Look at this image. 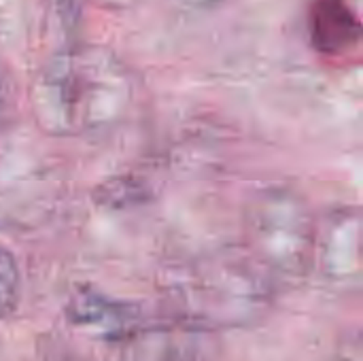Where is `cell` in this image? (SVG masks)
Instances as JSON below:
<instances>
[{"mask_svg":"<svg viewBox=\"0 0 363 361\" xmlns=\"http://www.w3.org/2000/svg\"><path fill=\"white\" fill-rule=\"evenodd\" d=\"M30 111L51 136L104 132L119 123L134 98L123 60L102 45H70L51 53L30 83Z\"/></svg>","mask_w":363,"mask_h":361,"instance_id":"cell-1","label":"cell"},{"mask_svg":"<svg viewBox=\"0 0 363 361\" xmlns=\"http://www.w3.org/2000/svg\"><path fill=\"white\" fill-rule=\"evenodd\" d=\"M251 253L274 274L285 279L306 277L315 260V223L308 204L294 189L272 187L262 191L245 215Z\"/></svg>","mask_w":363,"mask_h":361,"instance_id":"cell-2","label":"cell"},{"mask_svg":"<svg viewBox=\"0 0 363 361\" xmlns=\"http://www.w3.org/2000/svg\"><path fill=\"white\" fill-rule=\"evenodd\" d=\"M240 270L232 266H211L194 272V279L185 283V298L194 302L200 317L215 313L228 319V313L240 315L238 306H247L255 300L257 287L249 279H240Z\"/></svg>","mask_w":363,"mask_h":361,"instance_id":"cell-3","label":"cell"},{"mask_svg":"<svg viewBox=\"0 0 363 361\" xmlns=\"http://www.w3.org/2000/svg\"><path fill=\"white\" fill-rule=\"evenodd\" d=\"M308 32L313 47L332 60L349 57L362 45V23L347 0H313Z\"/></svg>","mask_w":363,"mask_h":361,"instance_id":"cell-4","label":"cell"},{"mask_svg":"<svg viewBox=\"0 0 363 361\" xmlns=\"http://www.w3.org/2000/svg\"><path fill=\"white\" fill-rule=\"evenodd\" d=\"M68 317L74 326L87 328L106 338H121L134 323L132 311H128V306L117 304L94 289L72 294V300L68 304Z\"/></svg>","mask_w":363,"mask_h":361,"instance_id":"cell-5","label":"cell"},{"mask_svg":"<svg viewBox=\"0 0 363 361\" xmlns=\"http://www.w3.org/2000/svg\"><path fill=\"white\" fill-rule=\"evenodd\" d=\"M334 249H338L340 253L325 264L328 272H332L334 277H340V279L355 277L345 260V251H347V255L359 264V221L355 215L353 217L347 215L345 219H340L332 226V232L328 234V240H325V253L334 251Z\"/></svg>","mask_w":363,"mask_h":361,"instance_id":"cell-6","label":"cell"},{"mask_svg":"<svg viewBox=\"0 0 363 361\" xmlns=\"http://www.w3.org/2000/svg\"><path fill=\"white\" fill-rule=\"evenodd\" d=\"M21 300L19 266L9 249L0 245V319L11 317Z\"/></svg>","mask_w":363,"mask_h":361,"instance_id":"cell-7","label":"cell"},{"mask_svg":"<svg viewBox=\"0 0 363 361\" xmlns=\"http://www.w3.org/2000/svg\"><path fill=\"white\" fill-rule=\"evenodd\" d=\"M17 102V83L11 66L0 57V134L6 130Z\"/></svg>","mask_w":363,"mask_h":361,"instance_id":"cell-8","label":"cell"},{"mask_svg":"<svg viewBox=\"0 0 363 361\" xmlns=\"http://www.w3.org/2000/svg\"><path fill=\"white\" fill-rule=\"evenodd\" d=\"M183 6L194 9V11H213L221 4H225L228 0H179Z\"/></svg>","mask_w":363,"mask_h":361,"instance_id":"cell-9","label":"cell"},{"mask_svg":"<svg viewBox=\"0 0 363 361\" xmlns=\"http://www.w3.org/2000/svg\"><path fill=\"white\" fill-rule=\"evenodd\" d=\"M104 4H108V2H117V4H123V0H102Z\"/></svg>","mask_w":363,"mask_h":361,"instance_id":"cell-10","label":"cell"}]
</instances>
